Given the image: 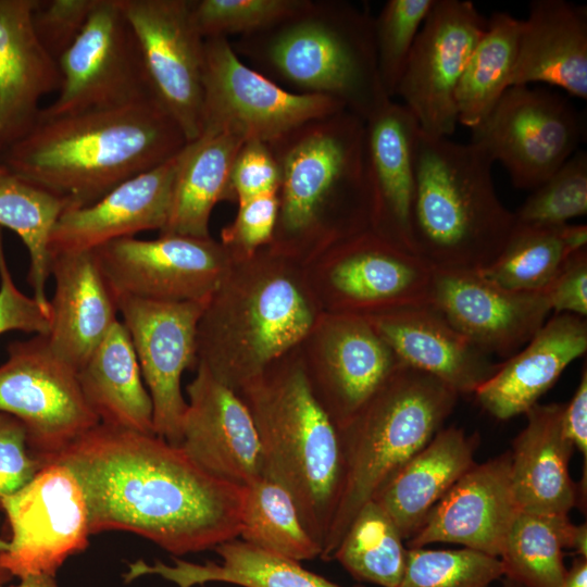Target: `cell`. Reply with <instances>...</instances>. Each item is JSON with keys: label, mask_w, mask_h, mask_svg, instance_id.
<instances>
[{"label": "cell", "mask_w": 587, "mask_h": 587, "mask_svg": "<svg viewBox=\"0 0 587 587\" xmlns=\"http://www.w3.org/2000/svg\"><path fill=\"white\" fill-rule=\"evenodd\" d=\"M52 462L80 485L91 534L130 532L174 557L239 538L246 488L208 474L155 434L99 423Z\"/></svg>", "instance_id": "6da1fadb"}, {"label": "cell", "mask_w": 587, "mask_h": 587, "mask_svg": "<svg viewBox=\"0 0 587 587\" xmlns=\"http://www.w3.org/2000/svg\"><path fill=\"white\" fill-rule=\"evenodd\" d=\"M188 143L152 98L52 118L11 145L0 164L11 174L86 207L122 183L152 170Z\"/></svg>", "instance_id": "7a4b0ae2"}, {"label": "cell", "mask_w": 587, "mask_h": 587, "mask_svg": "<svg viewBox=\"0 0 587 587\" xmlns=\"http://www.w3.org/2000/svg\"><path fill=\"white\" fill-rule=\"evenodd\" d=\"M298 260L268 246L233 260L197 328L198 364L238 391L299 347L323 311Z\"/></svg>", "instance_id": "3957f363"}, {"label": "cell", "mask_w": 587, "mask_h": 587, "mask_svg": "<svg viewBox=\"0 0 587 587\" xmlns=\"http://www.w3.org/2000/svg\"><path fill=\"white\" fill-rule=\"evenodd\" d=\"M364 121L344 109L268 142L280 172L272 243L296 260L370 229Z\"/></svg>", "instance_id": "277c9868"}, {"label": "cell", "mask_w": 587, "mask_h": 587, "mask_svg": "<svg viewBox=\"0 0 587 587\" xmlns=\"http://www.w3.org/2000/svg\"><path fill=\"white\" fill-rule=\"evenodd\" d=\"M237 394L254 421L264 475L289 492L322 548L341 491L344 455L338 426L311 384L300 346Z\"/></svg>", "instance_id": "5b68a950"}, {"label": "cell", "mask_w": 587, "mask_h": 587, "mask_svg": "<svg viewBox=\"0 0 587 587\" xmlns=\"http://www.w3.org/2000/svg\"><path fill=\"white\" fill-rule=\"evenodd\" d=\"M373 18L342 0H305L262 32L230 41L239 58L292 92L330 97L363 121L386 99Z\"/></svg>", "instance_id": "8992f818"}, {"label": "cell", "mask_w": 587, "mask_h": 587, "mask_svg": "<svg viewBox=\"0 0 587 587\" xmlns=\"http://www.w3.org/2000/svg\"><path fill=\"white\" fill-rule=\"evenodd\" d=\"M492 164L472 141L420 130L413 239L415 252L434 270L480 271L508 241L516 220L497 195Z\"/></svg>", "instance_id": "52a82bcc"}, {"label": "cell", "mask_w": 587, "mask_h": 587, "mask_svg": "<svg viewBox=\"0 0 587 587\" xmlns=\"http://www.w3.org/2000/svg\"><path fill=\"white\" fill-rule=\"evenodd\" d=\"M459 395L400 363L341 427L344 479L321 559L335 550L359 510L444 427Z\"/></svg>", "instance_id": "ba28073f"}, {"label": "cell", "mask_w": 587, "mask_h": 587, "mask_svg": "<svg viewBox=\"0 0 587 587\" xmlns=\"http://www.w3.org/2000/svg\"><path fill=\"white\" fill-rule=\"evenodd\" d=\"M0 365V411L25 427L33 454L45 465L100 421L89 407L78 370L58 355L46 335L11 341Z\"/></svg>", "instance_id": "9c48e42d"}, {"label": "cell", "mask_w": 587, "mask_h": 587, "mask_svg": "<svg viewBox=\"0 0 587 587\" xmlns=\"http://www.w3.org/2000/svg\"><path fill=\"white\" fill-rule=\"evenodd\" d=\"M202 82V134L227 130L245 141L268 143L305 122L346 109L330 97L277 85L247 65L225 37L204 40Z\"/></svg>", "instance_id": "30bf717a"}, {"label": "cell", "mask_w": 587, "mask_h": 587, "mask_svg": "<svg viewBox=\"0 0 587 587\" xmlns=\"http://www.w3.org/2000/svg\"><path fill=\"white\" fill-rule=\"evenodd\" d=\"M471 132V141L507 170L515 188L534 190L577 151L583 124L562 95L512 86Z\"/></svg>", "instance_id": "8fae6325"}, {"label": "cell", "mask_w": 587, "mask_h": 587, "mask_svg": "<svg viewBox=\"0 0 587 587\" xmlns=\"http://www.w3.org/2000/svg\"><path fill=\"white\" fill-rule=\"evenodd\" d=\"M58 65L62 76L59 96L40 109L38 117L154 99L137 38L120 0H97L83 30L59 58Z\"/></svg>", "instance_id": "7c38bea8"}, {"label": "cell", "mask_w": 587, "mask_h": 587, "mask_svg": "<svg viewBox=\"0 0 587 587\" xmlns=\"http://www.w3.org/2000/svg\"><path fill=\"white\" fill-rule=\"evenodd\" d=\"M10 526L9 549L0 565L12 576H54L71 555L88 546V509L67 466L51 462L12 495L0 498Z\"/></svg>", "instance_id": "4fadbf2b"}, {"label": "cell", "mask_w": 587, "mask_h": 587, "mask_svg": "<svg viewBox=\"0 0 587 587\" xmlns=\"http://www.w3.org/2000/svg\"><path fill=\"white\" fill-rule=\"evenodd\" d=\"M313 259L322 263L323 311L370 315L432 302L433 266L371 229Z\"/></svg>", "instance_id": "5bb4252c"}, {"label": "cell", "mask_w": 587, "mask_h": 587, "mask_svg": "<svg viewBox=\"0 0 587 587\" xmlns=\"http://www.w3.org/2000/svg\"><path fill=\"white\" fill-rule=\"evenodd\" d=\"M138 41L147 83L188 142L202 134L204 38L190 0H120Z\"/></svg>", "instance_id": "9a60e30c"}, {"label": "cell", "mask_w": 587, "mask_h": 587, "mask_svg": "<svg viewBox=\"0 0 587 587\" xmlns=\"http://www.w3.org/2000/svg\"><path fill=\"white\" fill-rule=\"evenodd\" d=\"M486 27L487 20L472 1H435L396 90L424 134L449 138L454 133L455 91Z\"/></svg>", "instance_id": "2e32d148"}, {"label": "cell", "mask_w": 587, "mask_h": 587, "mask_svg": "<svg viewBox=\"0 0 587 587\" xmlns=\"http://www.w3.org/2000/svg\"><path fill=\"white\" fill-rule=\"evenodd\" d=\"M210 297L187 301L115 297L151 397L154 434L176 447L187 408L182 376L198 365L197 328Z\"/></svg>", "instance_id": "e0dca14e"}, {"label": "cell", "mask_w": 587, "mask_h": 587, "mask_svg": "<svg viewBox=\"0 0 587 587\" xmlns=\"http://www.w3.org/2000/svg\"><path fill=\"white\" fill-rule=\"evenodd\" d=\"M115 297L187 301L210 297L226 277L233 258L212 237L160 234L125 237L92 250Z\"/></svg>", "instance_id": "ac0fdd59"}, {"label": "cell", "mask_w": 587, "mask_h": 587, "mask_svg": "<svg viewBox=\"0 0 587 587\" xmlns=\"http://www.w3.org/2000/svg\"><path fill=\"white\" fill-rule=\"evenodd\" d=\"M304 341L311 384L338 428L401 363L363 315L323 311Z\"/></svg>", "instance_id": "d6986e66"}, {"label": "cell", "mask_w": 587, "mask_h": 587, "mask_svg": "<svg viewBox=\"0 0 587 587\" xmlns=\"http://www.w3.org/2000/svg\"><path fill=\"white\" fill-rule=\"evenodd\" d=\"M430 304L483 352L507 359L551 312L542 291L508 289L470 270H435Z\"/></svg>", "instance_id": "ffe728a7"}, {"label": "cell", "mask_w": 587, "mask_h": 587, "mask_svg": "<svg viewBox=\"0 0 587 587\" xmlns=\"http://www.w3.org/2000/svg\"><path fill=\"white\" fill-rule=\"evenodd\" d=\"M186 391L179 445L186 455L208 474L243 488L264 476L260 437L239 395L202 364Z\"/></svg>", "instance_id": "44dd1931"}, {"label": "cell", "mask_w": 587, "mask_h": 587, "mask_svg": "<svg viewBox=\"0 0 587 587\" xmlns=\"http://www.w3.org/2000/svg\"><path fill=\"white\" fill-rule=\"evenodd\" d=\"M364 125L370 229L416 253L413 203L420 126L411 112L392 99L383 101Z\"/></svg>", "instance_id": "7402d4cb"}, {"label": "cell", "mask_w": 587, "mask_h": 587, "mask_svg": "<svg viewBox=\"0 0 587 587\" xmlns=\"http://www.w3.org/2000/svg\"><path fill=\"white\" fill-rule=\"evenodd\" d=\"M520 511L509 450L473 465L433 508L407 548L447 542L499 558Z\"/></svg>", "instance_id": "603a6c76"}, {"label": "cell", "mask_w": 587, "mask_h": 587, "mask_svg": "<svg viewBox=\"0 0 587 587\" xmlns=\"http://www.w3.org/2000/svg\"><path fill=\"white\" fill-rule=\"evenodd\" d=\"M183 150L159 166L122 183L95 203L66 209L49 238L51 258L92 251L145 230L161 232L168 218Z\"/></svg>", "instance_id": "cb8c5ba5"}, {"label": "cell", "mask_w": 587, "mask_h": 587, "mask_svg": "<svg viewBox=\"0 0 587 587\" xmlns=\"http://www.w3.org/2000/svg\"><path fill=\"white\" fill-rule=\"evenodd\" d=\"M398 360L459 396L474 394L499 369L432 304L363 315Z\"/></svg>", "instance_id": "d4e9b609"}, {"label": "cell", "mask_w": 587, "mask_h": 587, "mask_svg": "<svg viewBox=\"0 0 587 587\" xmlns=\"http://www.w3.org/2000/svg\"><path fill=\"white\" fill-rule=\"evenodd\" d=\"M36 0H0V155L36 124L39 101L60 89L58 62L39 42Z\"/></svg>", "instance_id": "484cf974"}, {"label": "cell", "mask_w": 587, "mask_h": 587, "mask_svg": "<svg viewBox=\"0 0 587 587\" xmlns=\"http://www.w3.org/2000/svg\"><path fill=\"white\" fill-rule=\"evenodd\" d=\"M587 351V321L560 313L474 392L480 407L498 420L525 414L563 371Z\"/></svg>", "instance_id": "4316f807"}, {"label": "cell", "mask_w": 587, "mask_h": 587, "mask_svg": "<svg viewBox=\"0 0 587 587\" xmlns=\"http://www.w3.org/2000/svg\"><path fill=\"white\" fill-rule=\"evenodd\" d=\"M54 291L47 339L53 351L79 370L117 319L116 298L93 251L51 258Z\"/></svg>", "instance_id": "83f0119b"}, {"label": "cell", "mask_w": 587, "mask_h": 587, "mask_svg": "<svg viewBox=\"0 0 587 587\" xmlns=\"http://www.w3.org/2000/svg\"><path fill=\"white\" fill-rule=\"evenodd\" d=\"M542 83L587 99V8L533 0L523 20L512 86Z\"/></svg>", "instance_id": "f1b7e54d"}, {"label": "cell", "mask_w": 587, "mask_h": 587, "mask_svg": "<svg viewBox=\"0 0 587 587\" xmlns=\"http://www.w3.org/2000/svg\"><path fill=\"white\" fill-rule=\"evenodd\" d=\"M564 404H535L512 444L511 480L521 511L566 514L580 504L569 464L574 446L566 437Z\"/></svg>", "instance_id": "f546056e"}, {"label": "cell", "mask_w": 587, "mask_h": 587, "mask_svg": "<svg viewBox=\"0 0 587 587\" xmlns=\"http://www.w3.org/2000/svg\"><path fill=\"white\" fill-rule=\"evenodd\" d=\"M478 445L477 433L442 427L374 495L372 499L391 517L403 540L419 532L433 508L476 464Z\"/></svg>", "instance_id": "4dcf8cb0"}, {"label": "cell", "mask_w": 587, "mask_h": 587, "mask_svg": "<svg viewBox=\"0 0 587 587\" xmlns=\"http://www.w3.org/2000/svg\"><path fill=\"white\" fill-rule=\"evenodd\" d=\"M78 380L101 424L154 434L151 397L129 334L120 320L78 370Z\"/></svg>", "instance_id": "1f68e13d"}, {"label": "cell", "mask_w": 587, "mask_h": 587, "mask_svg": "<svg viewBox=\"0 0 587 587\" xmlns=\"http://www.w3.org/2000/svg\"><path fill=\"white\" fill-rule=\"evenodd\" d=\"M221 562L197 564L173 557L174 565L138 560L128 565L124 582L143 575H160L178 587L221 582L241 587H344L304 569L299 561L261 549L240 538L213 549ZM352 587H363L355 585Z\"/></svg>", "instance_id": "d6a6232c"}, {"label": "cell", "mask_w": 587, "mask_h": 587, "mask_svg": "<svg viewBox=\"0 0 587 587\" xmlns=\"http://www.w3.org/2000/svg\"><path fill=\"white\" fill-rule=\"evenodd\" d=\"M245 139L222 130L203 133L183 150L167 222L160 234L211 237L210 216L220 201H234L230 173Z\"/></svg>", "instance_id": "836d02e7"}, {"label": "cell", "mask_w": 587, "mask_h": 587, "mask_svg": "<svg viewBox=\"0 0 587 587\" xmlns=\"http://www.w3.org/2000/svg\"><path fill=\"white\" fill-rule=\"evenodd\" d=\"M587 248L586 224H515L498 257L480 274L512 290L542 291L567 258Z\"/></svg>", "instance_id": "e575fe53"}, {"label": "cell", "mask_w": 587, "mask_h": 587, "mask_svg": "<svg viewBox=\"0 0 587 587\" xmlns=\"http://www.w3.org/2000/svg\"><path fill=\"white\" fill-rule=\"evenodd\" d=\"M523 20L494 12L473 49L455 91L458 123L471 130L511 87Z\"/></svg>", "instance_id": "d590c367"}, {"label": "cell", "mask_w": 587, "mask_h": 587, "mask_svg": "<svg viewBox=\"0 0 587 587\" xmlns=\"http://www.w3.org/2000/svg\"><path fill=\"white\" fill-rule=\"evenodd\" d=\"M70 203L53 192L14 174L0 175V227L14 232L29 254L27 282L33 297L50 314L47 283L50 277L49 238Z\"/></svg>", "instance_id": "8d00e7d4"}, {"label": "cell", "mask_w": 587, "mask_h": 587, "mask_svg": "<svg viewBox=\"0 0 587 587\" xmlns=\"http://www.w3.org/2000/svg\"><path fill=\"white\" fill-rule=\"evenodd\" d=\"M573 526L566 514L520 511L499 557L503 577L523 587H560Z\"/></svg>", "instance_id": "74e56055"}, {"label": "cell", "mask_w": 587, "mask_h": 587, "mask_svg": "<svg viewBox=\"0 0 587 587\" xmlns=\"http://www.w3.org/2000/svg\"><path fill=\"white\" fill-rule=\"evenodd\" d=\"M333 559L359 582L398 587L408 548L391 517L371 499L352 520Z\"/></svg>", "instance_id": "f35d334b"}, {"label": "cell", "mask_w": 587, "mask_h": 587, "mask_svg": "<svg viewBox=\"0 0 587 587\" xmlns=\"http://www.w3.org/2000/svg\"><path fill=\"white\" fill-rule=\"evenodd\" d=\"M239 538L299 562L322 553L289 492L266 475L246 487Z\"/></svg>", "instance_id": "ab89813d"}, {"label": "cell", "mask_w": 587, "mask_h": 587, "mask_svg": "<svg viewBox=\"0 0 587 587\" xmlns=\"http://www.w3.org/2000/svg\"><path fill=\"white\" fill-rule=\"evenodd\" d=\"M503 577L499 558L467 548H408L398 587H490Z\"/></svg>", "instance_id": "60d3db41"}, {"label": "cell", "mask_w": 587, "mask_h": 587, "mask_svg": "<svg viewBox=\"0 0 587 587\" xmlns=\"http://www.w3.org/2000/svg\"><path fill=\"white\" fill-rule=\"evenodd\" d=\"M436 0H388L373 18L377 72L392 99L417 34Z\"/></svg>", "instance_id": "b9f144b4"}, {"label": "cell", "mask_w": 587, "mask_h": 587, "mask_svg": "<svg viewBox=\"0 0 587 587\" xmlns=\"http://www.w3.org/2000/svg\"><path fill=\"white\" fill-rule=\"evenodd\" d=\"M587 213V153L577 150L514 212L524 225H564Z\"/></svg>", "instance_id": "7bdbcfd3"}, {"label": "cell", "mask_w": 587, "mask_h": 587, "mask_svg": "<svg viewBox=\"0 0 587 587\" xmlns=\"http://www.w3.org/2000/svg\"><path fill=\"white\" fill-rule=\"evenodd\" d=\"M305 0H190L193 22L207 38L262 32L299 10Z\"/></svg>", "instance_id": "ee69618b"}, {"label": "cell", "mask_w": 587, "mask_h": 587, "mask_svg": "<svg viewBox=\"0 0 587 587\" xmlns=\"http://www.w3.org/2000/svg\"><path fill=\"white\" fill-rule=\"evenodd\" d=\"M278 208V191L238 203L236 217L222 229L220 241L233 260L248 258L272 243Z\"/></svg>", "instance_id": "f6af8a7d"}, {"label": "cell", "mask_w": 587, "mask_h": 587, "mask_svg": "<svg viewBox=\"0 0 587 587\" xmlns=\"http://www.w3.org/2000/svg\"><path fill=\"white\" fill-rule=\"evenodd\" d=\"M97 0H36L32 20L45 50L58 62L83 30Z\"/></svg>", "instance_id": "bcb514c9"}, {"label": "cell", "mask_w": 587, "mask_h": 587, "mask_svg": "<svg viewBox=\"0 0 587 587\" xmlns=\"http://www.w3.org/2000/svg\"><path fill=\"white\" fill-rule=\"evenodd\" d=\"M280 184L278 164L267 142L247 140L234 160L230 173L233 199L241 203L270 192H277Z\"/></svg>", "instance_id": "7dc6e473"}, {"label": "cell", "mask_w": 587, "mask_h": 587, "mask_svg": "<svg viewBox=\"0 0 587 587\" xmlns=\"http://www.w3.org/2000/svg\"><path fill=\"white\" fill-rule=\"evenodd\" d=\"M43 466L29 449L24 425L0 411V498L24 487Z\"/></svg>", "instance_id": "c3c4849f"}, {"label": "cell", "mask_w": 587, "mask_h": 587, "mask_svg": "<svg viewBox=\"0 0 587 587\" xmlns=\"http://www.w3.org/2000/svg\"><path fill=\"white\" fill-rule=\"evenodd\" d=\"M49 329L50 314L14 283L5 259L0 227V335L11 330L48 335Z\"/></svg>", "instance_id": "681fc988"}, {"label": "cell", "mask_w": 587, "mask_h": 587, "mask_svg": "<svg viewBox=\"0 0 587 587\" xmlns=\"http://www.w3.org/2000/svg\"><path fill=\"white\" fill-rule=\"evenodd\" d=\"M551 311L587 316V248L572 253L542 290Z\"/></svg>", "instance_id": "f907efd6"}, {"label": "cell", "mask_w": 587, "mask_h": 587, "mask_svg": "<svg viewBox=\"0 0 587 587\" xmlns=\"http://www.w3.org/2000/svg\"><path fill=\"white\" fill-rule=\"evenodd\" d=\"M563 429L584 457V467L587 463V369L584 365L579 384L567 404H564L562 415Z\"/></svg>", "instance_id": "816d5d0a"}, {"label": "cell", "mask_w": 587, "mask_h": 587, "mask_svg": "<svg viewBox=\"0 0 587 587\" xmlns=\"http://www.w3.org/2000/svg\"><path fill=\"white\" fill-rule=\"evenodd\" d=\"M560 587H587V558H575Z\"/></svg>", "instance_id": "f5cc1de1"}, {"label": "cell", "mask_w": 587, "mask_h": 587, "mask_svg": "<svg viewBox=\"0 0 587 587\" xmlns=\"http://www.w3.org/2000/svg\"><path fill=\"white\" fill-rule=\"evenodd\" d=\"M575 551L577 555L587 558V524L583 523L573 526L569 541V548Z\"/></svg>", "instance_id": "db71d44e"}, {"label": "cell", "mask_w": 587, "mask_h": 587, "mask_svg": "<svg viewBox=\"0 0 587 587\" xmlns=\"http://www.w3.org/2000/svg\"><path fill=\"white\" fill-rule=\"evenodd\" d=\"M0 587H59L55 577L49 575H30L21 578V583L14 586H3Z\"/></svg>", "instance_id": "11a10c76"}, {"label": "cell", "mask_w": 587, "mask_h": 587, "mask_svg": "<svg viewBox=\"0 0 587 587\" xmlns=\"http://www.w3.org/2000/svg\"><path fill=\"white\" fill-rule=\"evenodd\" d=\"M12 578V575L0 565V585L9 582Z\"/></svg>", "instance_id": "9f6ffc18"}, {"label": "cell", "mask_w": 587, "mask_h": 587, "mask_svg": "<svg viewBox=\"0 0 587 587\" xmlns=\"http://www.w3.org/2000/svg\"><path fill=\"white\" fill-rule=\"evenodd\" d=\"M502 587H523V586L508 577H504L502 580Z\"/></svg>", "instance_id": "6f0895ef"}, {"label": "cell", "mask_w": 587, "mask_h": 587, "mask_svg": "<svg viewBox=\"0 0 587 587\" xmlns=\"http://www.w3.org/2000/svg\"><path fill=\"white\" fill-rule=\"evenodd\" d=\"M8 549H9V541L0 538V553L7 551Z\"/></svg>", "instance_id": "680465c9"}, {"label": "cell", "mask_w": 587, "mask_h": 587, "mask_svg": "<svg viewBox=\"0 0 587 587\" xmlns=\"http://www.w3.org/2000/svg\"><path fill=\"white\" fill-rule=\"evenodd\" d=\"M10 173L3 165L0 164V175Z\"/></svg>", "instance_id": "91938a15"}]
</instances>
